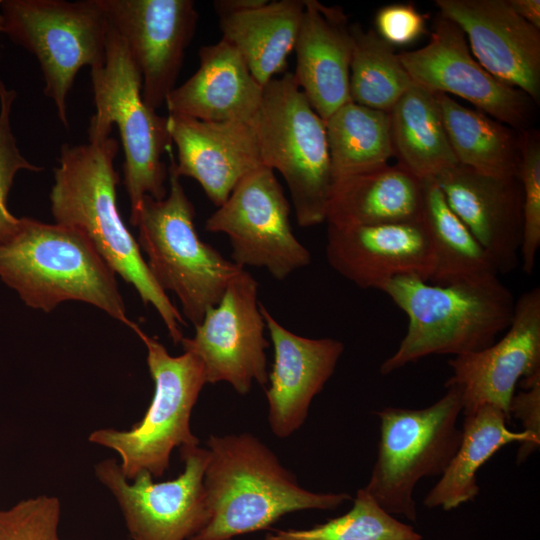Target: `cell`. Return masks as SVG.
<instances>
[{
	"instance_id": "30",
	"label": "cell",
	"mask_w": 540,
	"mask_h": 540,
	"mask_svg": "<svg viewBox=\"0 0 540 540\" xmlns=\"http://www.w3.org/2000/svg\"><path fill=\"white\" fill-rule=\"evenodd\" d=\"M324 122L333 181L379 169L393 157L387 112L350 101Z\"/></svg>"
},
{
	"instance_id": "25",
	"label": "cell",
	"mask_w": 540,
	"mask_h": 540,
	"mask_svg": "<svg viewBox=\"0 0 540 540\" xmlns=\"http://www.w3.org/2000/svg\"><path fill=\"white\" fill-rule=\"evenodd\" d=\"M303 12L304 0H279L221 15L222 39L240 53L256 81L265 86L275 75L285 71Z\"/></svg>"
},
{
	"instance_id": "2",
	"label": "cell",
	"mask_w": 540,
	"mask_h": 540,
	"mask_svg": "<svg viewBox=\"0 0 540 540\" xmlns=\"http://www.w3.org/2000/svg\"><path fill=\"white\" fill-rule=\"evenodd\" d=\"M207 446L203 485L208 519L189 540H232L266 529L288 513L335 509L352 499L348 493H315L301 487L250 433L211 435Z\"/></svg>"
},
{
	"instance_id": "3",
	"label": "cell",
	"mask_w": 540,
	"mask_h": 540,
	"mask_svg": "<svg viewBox=\"0 0 540 540\" xmlns=\"http://www.w3.org/2000/svg\"><path fill=\"white\" fill-rule=\"evenodd\" d=\"M406 314V333L380 366L388 375L430 355L480 351L509 327L515 309L511 291L498 277L447 285L400 276L379 288Z\"/></svg>"
},
{
	"instance_id": "40",
	"label": "cell",
	"mask_w": 540,
	"mask_h": 540,
	"mask_svg": "<svg viewBox=\"0 0 540 540\" xmlns=\"http://www.w3.org/2000/svg\"><path fill=\"white\" fill-rule=\"evenodd\" d=\"M4 31V18L1 11V1H0V33Z\"/></svg>"
},
{
	"instance_id": "6",
	"label": "cell",
	"mask_w": 540,
	"mask_h": 540,
	"mask_svg": "<svg viewBox=\"0 0 540 540\" xmlns=\"http://www.w3.org/2000/svg\"><path fill=\"white\" fill-rule=\"evenodd\" d=\"M95 113L89 142L110 137L116 125L124 150V185L133 216L144 196L166 197L168 169L162 160L171 153L167 117L150 109L142 97V77L125 40L109 21L105 63L91 69Z\"/></svg>"
},
{
	"instance_id": "16",
	"label": "cell",
	"mask_w": 540,
	"mask_h": 540,
	"mask_svg": "<svg viewBox=\"0 0 540 540\" xmlns=\"http://www.w3.org/2000/svg\"><path fill=\"white\" fill-rule=\"evenodd\" d=\"M448 364L452 375L445 386L460 389L463 415L492 405L511 419L509 407L517 384L540 374V288L515 302L513 319L500 340L455 356Z\"/></svg>"
},
{
	"instance_id": "33",
	"label": "cell",
	"mask_w": 540,
	"mask_h": 540,
	"mask_svg": "<svg viewBox=\"0 0 540 540\" xmlns=\"http://www.w3.org/2000/svg\"><path fill=\"white\" fill-rule=\"evenodd\" d=\"M520 164L517 177L523 192L522 268L531 274L540 247V137L532 129L519 131Z\"/></svg>"
},
{
	"instance_id": "11",
	"label": "cell",
	"mask_w": 540,
	"mask_h": 540,
	"mask_svg": "<svg viewBox=\"0 0 540 540\" xmlns=\"http://www.w3.org/2000/svg\"><path fill=\"white\" fill-rule=\"evenodd\" d=\"M290 209L275 172L262 165L240 180L204 227L228 237L236 265L264 268L283 280L311 263V253L293 233Z\"/></svg>"
},
{
	"instance_id": "14",
	"label": "cell",
	"mask_w": 540,
	"mask_h": 540,
	"mask_svg": "<svg viewBox=\"0 0 540 540\" xmlns=\"http://www.w3.org/2000/svg\"><path fill=\"white\" fill-rule=\"evenodd\" d=\"M426 46L398 53L412 83L433 94H453L515 129H530L533 100L490 74L474 58L462 30L439 15Z\"/></svg>"
},
{
	"instance_id": "26",
	"label": "cell",
	"mask_w": 540,
	"mask_h": 540,
	"mask_svg": "<svg viewBox=\"0 0 540 540\" xmlns=\"http://www.w3.org/2000/svg\"><path fill=\"white\" fill-rule=\"evenodd\" d=\"M510 418L498 407L484 405L464 415L460 445L423 505L449 511L473 501L480 488L477 471L502 447L526 443L527 435L508 428Z\"/></svg>"
},
{
	"instance_id": "28",
	"label": "cell",
	"mask_w": 540,
	"mask_h": 540,
	"mask_svg": "<svg viewBox=\"0 0 540 540\" xmlns=\"http://www.w3.org/2000/svg\"><path fill=\"white\" fill-rule=\"evenodd\" d=\"M435 95L459 165L493 177L517 176L521 158L519 131L463 106L450 95Z\"/></svg>"
},
{
	"instance_id": "32",
	"label": "cell",
	"mask_w": 540,
	"mask_h": 540,
	"mask_svg": "<svg viewBox=\"0 0 540 540\" xmlns=\"http://www.w3.org/2000/svg\"><path fill=\"white\" fill-rule=\"evenodd\" d=\"M422 535L384 510L364 489L345 514L308 529L277 530L265 540H422Z\"/></svg>"
},
{
	"instance_id": "9",
	"label": "cell",
	"mask_w": 540,
	"mask_h": 540,
	"mask_svg": "<svg viewBox=\"0 0 540 540\" xmlns=\"http://www.w3.org/2000/svg\"><path fill=\"white\" fill-rule=\"evenodd\" d=\"M425 408L386 407L376 412L380 419L377 458L370 479L363 487L388 513L415 522L413 498L418 482L441 476L454 457L462 437L457 420L462 413L458 387Z\"/></svg>"
},
{
	"instance_id": "7",
	"label": "cell",
	"mask_w": 540,
	"mask_h": 540,
	"mask_svg": "<svg viewBox=\"0 0 540 540\" xmlns=\"http://www.w3.org/2000/svg\"><path fill=\"white\" fill-rule=\"evenodd\" d=\"M253 127L263 166L284 178L301 227L325 222L333 186L324 120L291 72L263 87Z\"/></svg>"
},
{
	"instance_id": "21",
	"label": "cell",
	"mask_w": 540,
	"mask_h": 540,
	"mask_svg": "<svg viewBox=\"0 0 540 540\" xmlns=\"http://www.w3.org/2000/svg\"><path fill=\"white\" fill-rule=\"evenodd\" d=\"M167 127L177 148V161L169 153L170 164L179 177L196 180L216 207L242 178L263 165L251 123L169 114Z\"/></svg>"
},
{
	"instance_id": "34",
	"label": "cell",
	"mask_w": 540,
	"mask_h": 540,
	"mask_svg": "<svg viewBox=\"0 0 540 540\" xmlns=\"http://www.w3.org/2000/svg\"><path fill=\"white\" fill-rule=\"evenodd\" d=\"M61 503L58 497L38 495L0 509V540H60Z\"/></svg>"
},
{
	"instance_id": "12",
	"label": "cell",
	"mask_w": 540,
	"mask_h": 540,
	"mask_svg": "<svg viewBox=\"0 0 540 540\" xmlns=\"http://www.w3.org/2000/svg\"><path fill=\"white\" fill-rule=\"evenodd\" d=\"M179 452L183 471L161 482L147 471L128 480L112 458L94 466L97 479L117 501L132 540H189L205 525L203 477L209 451L190 445Z\"/></svg>"
},
{
	"instance_id": "15",
	"label": "cell",
	"mask_w": 540,
	"mask_h": 540,
	"mask_svg": "<svg viewBox=\"0 0 540 540\" xmlns=\"http://www.w3.org/2000/svg\"><path fill=\"white\" fill-rule=\"evenodd\" d=\"M125 40L142 77L145 104L157 111L176 87L196 30L192 0H98Z\"/></svg>"
},
{
	"instance_id": "22",
	"label": "cell",
	"mask_w": 540,
	"mask_h": 540,
	"mask_svg": "<svg viewBox=\"0 0 540 540\" xmlns=\"http://www.w3.org/2000/svg\"><path fill=\"white\" fill-rule=\"evenodd\" d=\"M294 51L296 82L311 107L325 121L351 101L352 37L342 7L304 0Z\"/></svg>"
},
{
	"instance_id": "31",
	"label": "cell",
	"mask_w": 540,
	"mask_h": 540,
	"mask_svg": "<svg viewBox=\"0 0 540 540\" xmlns=\"http://www.w3.org/2000/svg\"><path fill=\"white\" fill-rule=\"evenodd\" d=\"M350 32L351 101L388 113L413 83L394 47L385 42L375 30L365 31L359 23H354L350 24Z\"/></svg>"
},
{
	"instance_id": "10",
	"label": "cell",
	"mask_w": 540,
	"mask_h": 540,
	"mask_svg": "<svg viewBox=\"0 0 540 540\" xmlns=\"http://www.w3.org/2000/svg\"><path fill=\"white\" fill-rule=\"evenodd\" d=\"M4 31L37 58L45 82L68 129L67 96L78 71L102 66L106 59L109 19L98 0L1 1Z\"/></svg>"
},
{
	"instance_id": "17",
	"label": "cell",
	"mask_w": 540,
	"mask_h": 540,
	"mask_svg": "<svg viewBox=\"0 0 540 540\" xmlns=\"http://www.w3.org/2000/svg\"><path fill=\"white\" fill-rule=\"evenodd\" d=\"M435 5L462 30L484 69L539 102L540 29L522 19L509 0H436Z\"/></svg>"
},
{
	"instance_id": "35",
	"label": "cell",
	"mask_w": 540,
	"mask_h": 540,
	"mask_svg": "<svg viewBox=\"0 0 540 540\" xmlns=\"http://www.w3.org/2000/svg\"><path fill=\"white\" fill-rule=\"evenodd\" d=\"M16 92L0 80V243L9 239L18 229L20 218L7 207V197L16 173L22 169L43 170L23 157L12 132L10 115Z\"/></svg>"
},
{
	"instance_id": "23",
	"label": "cell",
	"mask_w": 540,
	"mask_h": 540,
	"mask_svg": "<svg viewBox=\"0 0 540 540\" xmlns=\"http://www.w3.org/2000/svg\"><path fill=\"white\" fill-rule=\"evenodd\" d=\"M199 67L165 100L169 114L209 122L251 123L260 106L263 87L240 53L227 41L202 46Z\"/></svg>"
},
{
	"instance_id": "18",
	"label": "cell",
	"mask_w": 540,
	"mask_h": 540,
	"mask_svg": "<svg viewBox=\"0 0 540 540\" xmlns=\"http://www.w3.org/2000/svg\"><path fill=\"white\" fill-rule=\"evenodd\" d=\"M329 265L363 289H377L400 276L429 281L434 258L421 221L374 226H327Z\"/></svg>"
},
{
	"instance_id": "20",
	"label": "cell",
	"mask_w": 540,
	"mask_h": 540,
	"mask_svg": "<svg viewBox=\"0 0 540 540\" xmlns=\"http://www.w3.org/2000/svg\"><path fill=\"white\" fill-rule=\"evenodd\" d=\"M274 350L268 374V422L272 433L287 438L305 422L313 398L333 375L344 352V344L333 338L297 335L260 303Z\"/></svg>"
},
{
	"instance_id": "38",
	"label": "cell",
	"mask_w": 540,
	"mask_h": 540,
	"mask_svg": "<svg viewBox=\"0 0 540 540\" xmlns=\"http://www.w3.org/2000/svg\"><path fill=\"white\" fill-rule=\"evenodd\" d=\"M514 11L532 26L540 29L539 0H509Z\"/></svg>"
},
{
	"instance_id": "13",
	"label": "cell",
	"mask_w": 540,
	"mask_h": 540,
	"mask_svg": "<svg viewBox=\"0 0 540 540\" xmlns=\"http://www.w3.org/2000/svg\"><path fill=\"white\" fill-rule=\"evenodd\" d=\"M259 284L242 268L220 301L210 308L192 337H183L184 351L202 362L209 384L226 382L246 395L254 382L268 383L266 324L258 301Z\"/></svg>"
},
{
	"instance_id": "1",
	"label": "cell",
	"mask_w": 540,
	"mask_h": 540,
	"mask_svg": "<svg viewBox=\"0 0 540 540\" xmlns=\"http://www.w3.org/2000/svg\"><path fill=\"white\" fill-rule=\"evenodd\" d=\"M117 152L118 143L111 136L101 142L63 144L49 196L51 212L55 223L81 233L111 269L136 289L142 302L155 308L178 344L186 322L155 281L118 210Z\"/></svg>"
},
{
	"instance_id": "4",
	"label": "cell",
	"mask_w": 540,
	"mask_h": 540,
	"mask_svg": "<svg viewBox=\"0 0 540 540\" xmlns=\"http://www.w3.org/2000/svg\"><path fill=\"white\" fill-rule=\"evenodd\" d=\"M0 278L33 309L50 312L76 300L102 309L133 329L115 272L78 231L22 217L0 243Z\"/></svg>"
},
{
	"instance_id": "27",
	"label": "cell",
	"mask_w": 540,
	"mask_h": 540,
	"mask_svg": "<svg viewBox=\"0 0 540 540\" xmlns=\"http://www.w3.org/2000/svg\"><path fill=\"white\" fill-rule=\"evenodd\" d=\"M393 157L421 180L458 165L435 94L412 85L388 112Z\"/></svg>"
},
{
	"instance_id": "8",
	"label": "cell",
	"mask_w": 540,
	"mask_h": 540,
	"mask_svg": "<svg viewBox=\"0 0 540 540\" xmlns=\"http://www.w3.org/2000/svg\"><path fill=\"white\" fill-rule=\"evenodd\" d=\"M147 350V366L154 393L142 419L128 430L101 428L88 441L113 450L128 480L147 471L160 478L168 470L175 448L199 445L190 418L199 394L207 384L204 366L193 353L172 356L155 338L138 325L132 329Z\"/></svg>"
},
{
	"instance_id": "36",
	"label": "cell",
	"mask_w": 540,
	"mask_h": 540,
	"mask_svg": "<svg viewBox=\"0 0 540 540\" xmlns=\"http://www.w3.org/2000/svg\"><path fill=\"white\" fill-rule=\"evenodd\" d=\"M428 15L414 5L396 3L383 6L375 16V32L391 46H404L426 33Z\"/></svg>"
},
{
	"instance_id": "5",
	"label": "cell",
	"mask_w": 540,
	"mask_h": 540,
	"mask_svg": "<svg viewBox=\"0 0 540 540\" xmlns=\"http://www.w3.org/2000/svg\"><path fill=\"white\" fill-rule=\"evenodd\" d=\"M168 182L166 197L144 196L130 222L138 227L137 242L155 281L177 296L184 317L195 327L242 268L200 239L193 204L171 164Z\"/></svg>"
},
{
	"instance_id": "19",
	"label": "cell",
	"mask_w": 540,
	"mask_h": 540,
	"mask_svg": "<svg viewBox=\"0 0 540 540\" xmlns=\"http://www.w3.org/2000/svg\"><path fill=\"white\" fill-rule=\"evenodd\" d=\"M435 181L498 273L514 270L523 234V192L518 177L488 176L458 164Z\"/></svg>"
},
{
	"instance_id": "24",
	"label": "cell",
	"mask_w": 540,
	"mask_h": 540,
	"mask_svg": "<svg viewBox=\"0 0 540 540\" xmlns=\"http://www.w3.org/2000/svg\"><path fill=\"white\" fill-rule=\"evenodd\" d=\"M423 180L400 166L333 181L325 222L353 227L421 221Z\"/></svg>"
},
{
	"instance_id": "39",
	"label": "cell",
	"mask_w": 540,
	"mask_h": 540,
	"mask_svg": "<svg viewBox=\"0 0 540 540\" xmlns=\"http://www.w3.org/2000/svg\"><path fill=\"white\" fill-rule=\"evenodd\" d=\"M268 0H217L213 2L218 16L255 9L265 5Z\"/></svg>"
},
{
	"instance_id": "37",
	"label": "cell",
	"mask_w": 540,
	"mask_h": 540,
	"mask_svg": "<svg viewBox=\"0 0 540 540\" xmlns=\"http://www.w3.org/2000/svg\"><path fill=\"white\" fill-rule=\"evenodd\" d=\"M523 391L514 394L510 407V417L518 419L523 432L527 435L526 443L520 445L517 463H523L540 445V376L521 383Z\"/></svg>"
},
{
	"instance_id": "29",
	"label": "cell",
	"mask_w": 540,
	"mask_h": 540,
	"mask_svg": "<svg viewBox=\"0 0 540 540\" xmlns=\"http://www.w3.org/2000/svg\"><path fill=\"white\" fill-rule=\"evenodd\" d=\"M421 220L432 247L428 282L447 285L498 277L492 259L448 205L435 179L423 180Z\"/></svg>"
}]
</instances>
